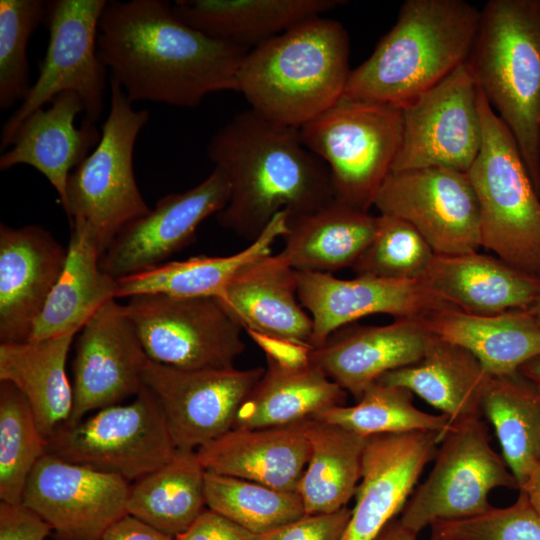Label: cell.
<instances>
[{
    "instance_id": "7",
    "label": "cell",
    "mask_w": 540,
    "mask_h": 540,
    "mask_svg": "<svg viewBox=\"0 0 540 540\" xmlns=\"http://www.w3.org/2000/svg\"><path fill=\"white\" fill-rule=\"evenodd\" d=\"M109 88L110 109L100 141L71 172L61 204L70 222L80 220L88 226L102 255L124 227L151 210L133 168L134 145L149 112L135 110L112 77Z\"/></svg>"
},
{
    "instance_id": "47",
    "label": "cell",
    "mask_w": 540,
    "mask_h": 540,
    "mask_svg": "<svg viewBox=\"0 0 540 540\" xmlns=\"http://www.w3.org/2000/svg\"><path fill=\"white\" fill-rule=\"evenodd\" d=\"M247 333L265 352L266 359L282 367L301 368L310 364L311 346L254 332Z\"/></svg>"
},
{
    "instance_id": "2",
    "label": "cell",
    "mask_w": 540,
    "mask_h": 540,
    "mask_svg": "<svg viewBox=\"0 0 540 540\" xmlns=\"http://www.w3.org/2000/svg\"><path fill=\"white\" fill-rule=\"evenodd\" d=\"M207 156L230 184L229 201L216 220L248 241L256 240L279 212L293 218L335 201L329 169L303 144L299 129L252 109L216 131Z\"/></svg>"
},
{
    "instance_id": "25",
    "label": "cell",
    "mask_w": 540,
    "mask_h": 540,
    "mask_svg": "<svg viewBox=\"0 0 540 540\" xmlns=\"http://www.w3.org/2000/svg\"><path fill=\"white\" fill-rule=\"evenodd\" d=\"M421 282L445 303L474 314L528 309L540 294V276L478 251L435 255Z\"/></svg>"
},
{
    "instance_id": "51",
    "label": "cell",
    "mask_w": 540,
    "mask_h": 540,
    "mask_svg": "<svg viewBox=\"0 0 540 540\" xmlns=\"http://www.w3.org/2000/svg\"><path fill=\"white\" fill-rule=\"evenodd\" d=\"M518 372L540 392V355L525 363Z\"/></svg>"
},
{
    "instance_id": "16",
    "label": "cell",
    "mask_w": 540,
    "mask_h": 540,
    "mask_svg": "<svg viewBox=\"0 0 540 540\" xmlns=\"http://www.w3.org/2000/svg\"><path fill=\"white\" fill-rule=\"evenodd\" d=\"M130 487L119 475L45 454L29 476L22 503L58 540H100L128 514Z\"/></svg>"
},
{
    "instance_id": "11",
    "label": "cell",
    "mask_w": 540,
    "mask_h": 540,
    "mask_svg": "<svg viewBox=\"0 0 540 540\" xmlns=\"http://www.w3.org/2000/svg\"><path fill=\"white\" fill-rule=\"evenodd\" d=\"M106 3V0L46 2L47 51L37 80L2 127L1 150L11 145L17 130L31 113L63 92L80 96L84 120L95 124L99 119L104 108L107 67L97 55V34Z\"/></svg>"
},
{
    "instance_id": "50",
    "label": "cell",
    "mask_w": 540,
    "mask_h": 540,
    "mask_svg": "<svg viewBox=\"0 0 540 540\" xmlns=\"http://www.w3.org/2000/svg\"><path fill=\"white\" fill-rule=\"evenodd\" d=\"M375 540H417V534L404 527L399 518H395Z\"/></svg>"
},
{
    "instance_id": "29",
    "label": "cell",
    "mask_w": 540,
    "mask_h": 540,
    "mask_svg": "<svg viewBox=\"0 0 540 540\" xmlns=\"http://www.w3.org/2000/svg\"><path fill=\"white\" fill-rule=\"evenodd\" d=\"M490 377L472 353L434 335L418 362L390 371L377 382L408 389L452 424L483 416L482 397Z\"/></svg>"
},
{
    "instance_id": "38",
    "label": "cell",
    "mask_w": 540,
    "mask_h": 540,
    "mask_svg": "<svg viewBox=\"0 0 540 540\" xmlns=\"http://www.w3.org/2000/svg\"><path fill=\"white\" fill-rule=\"evenodd\" d=\"M314 418L364 438L431 431L437 432L441 440L451 427L447 416L417 408L413 403V393L408 389L377 381L365 389L355 405L334 407Z\"/></svg>"
},
{
    "instance_id": "18",
    "label": "cell",
    "mask_w": 540,
    "mask_h": 540,
    "mask_svg": "<svg viewBox=\"0 0 540 540\" xmlns=\"http://www.w3.org/2000/svg\"><path fill=\"white\" fill-rule=\"evenodd\" d=\"M73 362V409L65 425L120 404L142 389L148 357L124 306L112 299L84 324Z\"/></svg>"
},
{
    "instance_id": "48",
    "label": "cell",
    "mask_w": 540,
    "mask_h": 540,
    "mask_svg": "<svg viewBox=\"0 0 540 540\" xmlns=\"http://www.w3.org/2000/svg\"><path fill=\"white\" fill-rule=\"evenodd\" d=\"M100 540H175V538L126 514L112 524Z\"/></svg>"
},
{
    "instance_id": "21",
    "label": "cell",
    "mask_w": 540,
    "mask_h": 540,
    "mask_svg": "<svg viewBox=\"0 0 540 540\" xmlns=\"http://www.w3.org/2000/svg\"><path fill=\"white\" fill-rule=\"evenodd\" d=\"M67 258L46 229L0 225V341H28Z\"/></svg>"
},
{
    "instance_id": "12",
    "label": "cell",
    "mask_w": 540,
    "mask_h": 540,
    "mask_svg": "<svg viewBox=\"0 0 540 540\" xmlns=\"http://www.w3.org/2000/svg\"><path fill=\"white\" fill-rule=\"evenodd\" d=\"M123 306L151 361L185 370L226 369L245 350L243 328L216 298L144 294Z\"/></svg>"
},
{
    "instance_id": "6",
    "label": "cell",
    "mask_w": 540,
    "mask_h": 540,
    "mask_svg": "<svg viewBox=\"0 0 540 540\" xmlns=\"http://www.w3.org/2000/svg\"><path fill=\"white\" fill-rule=\"evenodd\" d=\"M481 149L468 171L480 211L481 247L540 276V197L518 145L478 88Z\"/></svg>"
},
{
    "instance_id": "8",
    "label": "cell",
    "mask_w": 540,
    "mask_h": 540,
    "mask_svg": "<svg viewBox=\"0 0 540 540\" xmlns=\"http://www.w3.org/2000/svg\"><path fill=\"white\" fill-rule=\"evenodd\" d=\"M402 107L342 96L299 128L303 144L328 167L335 200L368 212L400 148Z\"/></svg>"
},
{
    "instance_id": "41",
    "label": "cell",
    "mask_w": 540,
    "mask_h": 540,
    "mask_svg": "<svg viewBox=\"0 0 540 540\" xmlns=\"http://www.w3.org/2000/svg\"><path fill=\"white\" fill-rule=\"evenodd\" d=\"M435 255L410 223L380 214L372 241L351 269L356 275L421 281Z\"/></svg>"
},
{
    "instance_id": "28",
    "label": "cell",
    "mask_w": 540,
    "mask_h": 540,
    "mask_svg": "<svg viewBox=\"0 0 540 540\" xmlns=\"http://www.w3.org/2000/svg\"><path fill=\"white\" fill-rule=\"evenodd\" d=\"M344 3L343 0H177L172 10L179 20L204 34L250 49Z\"/></svg>"
},
{
    "instance_id": "9",
    "label": "cell",
    "mask_w": 540,
    "mask_h": 540,
    "mask_svg": "<svg viewBox=\"0 0 540 540\" xmlns=\"http://www.w3.org/2000/svg\"><path fill=\"white\" fill-rule=\"evenodd\" d=\"M497 488L519 490L502 456L493 449L482 416L451 424L437 448L426 479L406 502L400 522L418 534L439 521L473 517L488 511Z\"/></svg>"
},
{
    "instance_id": "32",
    "label": "cell",
    "mask_w": 540,
    "mask_h": 540,
    "mask_svg": "<svg viewBox=\"0 0 540 540\" xmlns=\"http://www.w3.org/2000/svg\"><path fill=\"white\" fill-rule=\"evenodd\" d=\"M69 331L39 341L0 343V381L25 396L46 439L65 425L73 409L66 360L74 337Z\"/></svg>"
},
{
    "instance_id": "10",
    "label": "cell",
    "mask_w": 540,
    "mask_h": 540,
    "mask_svg": "<svg viewBox=\"0 0 540 540\" xmlns=\"http://www.w3.org/2000/svg\"><path fill=\"white\" fill-rule=\"evenodd\" d=\"M176 450L160 405L142 387L128 404L61 426L50 437L47 454L135 482L168 462Z\"/></svg>"
},
{
    "instance_id": "24",
    "label": "cell",
    "mask_w": 540,
    "mask_h": 540,
    "mask_svg": "<svg viewBox=\"0 0 540 540\" xmlns=\"http://www.w3.org/2000/svg\"><path fill=\"white\" fill-rule=\"evenodd\" d=\"M84 112L75 92L57 95L49 108L31 113L17 130L11 148L0 157V169L28 165L40 172L54 187L60 204L66 195L68 178L100 141L101 131L94 123L75 118Z\"/></svg>"
},
{
    "instance_id": "19",
    "label": "cell",
    "mask_w": 540,
    "mask_h": 540,
    "mask_svg": "<svg viewBox=\"0 0 540 540\" xmlns=\"http://www.w3.org/2000/svg\"><path fill=\"white\" fill-rule=\"evenodd\" d=\"M298 298L313 322L311 346L320 347L335 331L372 314L419 318L451 305L419 280L367 275L339 279L333 274L296 271Z\"/></svg>"
},
{
    "instance_id": "15",
    "label": "cell",
    "mask_w": 540,
    "mask_h": 540,
    "mask_svg": "<svg viewBox=\"0 0 540 540\" xmlns=\"http://www.w3.org/2000/svg\"><path fill=\"white\" fill-rule=\"evenodd\" d=\"M265 369L185 370L148 359L142 385L157 400L177 449L197 450L234 426Z\"/></svg>"
},
{
    "instance_id": "49",
    "label": "cell",
    "mask_w": 540,
    "mask_h": 540,
    "mask_svg": "<svg viewBox=\"0 0 540 540\" xmlns=\"http://www.w3.org/2000/svg\"><path fill=\"white\" fill-rule=\"evenodd\" d=\"M519 491L526 495L529 503L540 517V459L520 486Z\"/></svg>"
},
{
    "instance_id": "26",
    "label": "cell",
    "mask_w": 540,
    "mask_h": 540,
    "mask_svg": "<svg viewBox=\"0 0 540 540\" xmlns=\"http://www.w3.org/2000/svg\"><path fill=\"white\" fill-rule=\"evenodd\" d=\"M196 453L208 472L297 492L309 444L300 422L271 428H233Z\"/></svg>"
},
{
    "instance_id": "44",
    "label": "cell",
    "mask_w": 540,
    "mask_h": 540,
    "mask_svg": "<svg viewBox=\"0 0 540 540\" xmlns=\"http://www.w3.org/2000/svg\"><path fill=\"white\" fill-rule=\"evenodd\" d=\"M351 517L347 506L332 512L305 514L270 533L261 540H340Z\"/></svg>"
},
{
    "instance_id": "43",
    "label": "cell",
    "mask_w": 540,
    "mask_h": 540,
    "mask_svg": "<svg viewBox=\"0 0 540 540\" xmlns=\"http://www.w3.org/2000/svg\"><path fill=\"white\" fill-rule=\"evenodd\" d=\"M430 540H540V517L519 491L507 507L492 506L473 517L432 524Z\"/></svg>"
},
{
    "instance_id": "45",
    "label": "cell",
    "mask_w": 540,
    "mask_h": 540,
    "mask_svg": "<svg viewBox=\"0 0 540 540\" xmlns=\"http://www.w3.org/2000/svg\"><path fill=\"white\" fill-rule=\"evenodd\" d=\"M50 525L23 503L0 502V540H45Z\"/></svg>"
},
{
    "instance_id": "3",
    "label": "cell",
    "mask_w": 540,
    "mask_h": 540,
    "mask_svg": "<svg viewBox=\"0 0 540 540\" xmlns=\"http://www.w3.org/2000/svg\"><path fill=\"white\" fill-rule=\"evenodd\" d=\"M349 55L344 26L315 17L251 48L236 92L262 117L299 129L343 96Z\"/></svg>"
},
{
    "instance_id": "23",
    "label": "cell",
    "mask_w": 540,
    "mask_h": 540,
    "mask_svg": "<svg viewBox=\"0 0 540 540\" xmlns=\"http://www.w3.org/2000/svg\"><path fill=\"white\" fill-rule=\"evenodd\" d=\"M218 301L246 332L311 346L313 322L299 301L296 271L279 253L242 267Z\"/></svg>"
},
{
    "instance_id": "14",
    "label": "cell",
    "mask_w": 540,
    "mask_h": 540,
    "mask_svg": "<svg viewBox=\"0 0 540 540\" xmlns=\"http://www.w3.org/2000/svg\"><path fill=\"white\" fill-rule=\"evenodd\" d=\"M373 206L410 223L437 255L481 247L479 204L467 173L442 167L391 171Z\"/></svg>"
},
{
    "instance_id": "35",
    "label": "cell",
    "mask_w": 540,
    "mask_h": 540,
    "mask_svg": "<svg viewBox=\"0 0 540 540\" xmlns=\"http://www.w3.org/2000/svg\"><path fill=\"white\" fill-rule=\"evenodd\" d=\"M301 425L309 444L307 464L297 487L305 513L338 511L355 495L368 438L316 418Z\"/></svg>"
},
{
    "instance_id": "13",
    "label": "cell",
    "mask_w": 540,
    "mask_h": 540,
    "mask_svg": "<svg viewBox=\"0 0 540 540\" xmlns=\"http://www.w3.org/2000/svg\"><path fill=\"white\" fill-rule=\"evenodd\" d=\"M391 171L442 167L468 173L482 145L478 87L466 64L402 107Z\"/></svg>"
},
{
    "instance_id": "42",
    "label": "cell",
    "mask_w": 540,
    "mask_h": 540,
    "mask_svg": "<svg viewBox=\"0 0 540 540\" xmlns=\"http://www.w3.org/2000/svg\"><path fill=\"white\" fill-rule=\"evenodd\" d=\"M46 2L42 0L0 1V109L14 106L27 95L29 63L27 45L45 20Z\"/></svg>"
},
{
    "instance_id": "40",
    "label": "cell",
    "mask_w": 540,
    "mask_h": 540,
    "mask_svg": "<svg viewBox=\"0 0 540 540\" xmlns=\"http://www.w3.org/2000/svg\"><path fill=\"white\" fill-rule=\"evenodd\" d=\"M41 433L25 396L12 383L0 381V499L22 503L27 481L47 454Z\"/></svg>"
},
{
    "instance_id": "33",
    "label": "cell",
    "mask_w": 540,
    "mask_h": 540,
    "mask_svg": "<svg viewBox=\"0 0 540 540\" xmlns=\"http://www.w3.org/2000/svg\"><path fill=\"white\" fill-rule=\"evenodd\" d=\"M346 393L311 363L301 368H287L267 359V369L239 408L233 428L298 424L343 406Z\"/></svg>"
},
{
    "instance_id": "37",
    "label": "cell",
    "mask_w": 540,
    "mask_h": 540,
    "mask_svg": "<svg viewBox=\"0 0 540 540\" xmlns=\"http://www.w3.org/2000/svg\"><path fill=\"white\" fill-rule=\"evenodd\" d=\"M481 411L493 426L502 457L520 488L540 459V392L519 372L491 376Z\"/></svg>"
},
{
    "instance_id": "22",
    "label": "cell",
    "mask_w": 540,
    "mask_h": 540,
    "mask_svg": "<svg viewBox=\"0 0 540 540\" xmlns=\"http://www.w3.org/2000/svg\"><path fill=\"white\" fill-rule=\"evenodd\" d=\"M433 336L419 318L345 326L312 348L310 363L358 400L384 374L418 362Z\"/></svg>"
},
{
    "instance_id": "39",
    "label": "cell",
    "mask_w": 540,
    "mask_h": 540,
    "mask_svg": "<svg viewBox=\"0 0 540 540\" xmlns=\"http://www.w3.org/2000/svg\"><path fill=\"white\" fill-rule=\"evenodd\" d=\"M205 500L209 509L257 535L270 533L306 514L298 492L208 471Z\"/></svg>"
},
{
    "instance_id": "52",
    "label": "cell",
    "mask_w": 540,
    "mask_h": 540,
    "mask_svg": "<svg viewBox=\"0 0 540 540\" xmlns=\"http://www.w3.org/2000/svg\"><path fill=\"white\" fill-rule=\"evenodd\" d=\"M528 310L540 325V294Z\"/></svg>"
},
{
    "instance_id": "27",
    "label": "cell",
    "mask_w": 540,
    "mask_h": 540,
    "mask_svg": "<svg viewBox=\"0 0 540 540\" xmlns=\"http://www.w3.org/2000/svg\"><path fill=\"white\" fill-rule=\"evenodd\" d=\"M422 321L434 335L472 353L491 376L518 373L540 355V325L528 309L474 314L449 306Z\"/></svg>"
},
{
    "instance_id": "4",
    "label": "cell",
    "mask_w": 540,
    "mask_h": 540,
    "mask_svg": "<svg viewBox=\"0 0 540 540\" xmlns=\"http://www.w3.org/2000/svg\"><path fill=\"white\" fill-rule=\"evenodd\" d=\"M480 11L463 0H407L343 96L403 107L465 63Z\"/></svg>"
},
{
    "instance_id": "46",
    "label": "cell",
    "mask_w": 540,
    "mask_h": 540,
    "mask_svg": "<svg viewBox=\"0 0 540 540\" xmlns=\"http://www.w3.org/2000/svg\"><path fill=\"white\" fill-rule=\"evenodd\" d=\"M175 540H261L229 518L209 508L205 509L194 523Z\"/></svg>"
},
{
    "instance_id": "30",
    "label": "cell",
    "mask_w": 540,
    "mask_h": 540,
    "mask_svg": "<svg viewBox=\"0 0 540 540\" xmlns=\"http://www.w3.org/2000/svg\"><path fill=\"white\" fill-rule=\"evenodd\" d=\"M70 226L63 271L36 319L28 341L80 331L101 306L116 299L117 280L102 270V253L92 232L80 220H72Z\"/></svg>"
},
{
    "instance_id": "36",
    "label": "cell",
    "mask_w": 540,
    "mask_h": 540,
    "mask_svg": "<svg viewBox=\"0 0 540 540\" xmlns=\"http://www.w3.org/2000/svg\"><path fill=\"white\" fill-rule=\"evenodd\" d=\"M205 472L196 450L177 449L131 484L127 513L175 538L205 510Z\"/></svg>"
},
{
    "instance_id": "31",
    "label": "cell",
    "mask_w": 540,
    "mask_h": 540,
    "mask_svg": "<svg viewBox=\"0 0 540 540\" xmlns=\"http://www.w3.org/2000/svg\"><path fill=\"white\" fill-rule=\"evenodd\" d=\"M377 216L340 203L289 218L279 254L299 272L327 273L352 268L372 241Z\"/></svg>"
},
{
    "instance_id": "1",
    "label": "cell",
    "mask_w": 540,
    "mask_h": 540,
    "mask_svg": "<svg viewBox=\"0 0 540 540\" xmlns=\"http://www.w3.org/2000/svg\"><path fill=\"white\" fill-rule=\"evenodd\" d=\"M249 51L185 24L162 0L107 1L98 25L97 55L132 102L194 108L236 91Z\"/></svg>"
},
{
    "instance_id": "34",
    "label": "cell",
    "mask_w": 540,
    "mask_h": 540,
    "mask_svg": "<svg viewBox=\"0 0 540 540\" xmlns=\"http://www.w3.org/2000/svg\"><path fill=\"white\" fill-rule=\"evenodd\" d=\"M289 215L279 212L262 234L245 249L228 256H194L165 262L117 280L116 299L144 294L218 299L245 265L271 254L272 245L287 231Z\"/></svg>"
},
{
    "instance_id": "20",
    "label": "cell",
    "mask_w": 540,
    "mask_h": 540,
    "mask_svg": "<svg viewBox=\"0 0 540 540\" xmlns=\"http://www.w3.org/2000/svg\"><path fill=\"white\" fill-rule=\"evenodd\" d=\"M439 442L440 435L431 431L369 437L355 505L340 540H375L403 510Z\"/></svg>"
},
{
    "instance_id": "17",
    "label": "cell",
    "mask_w": 540,
    "mask_h": 540,
    "mask_svg": "<svg viewBox=\"0 0 540 540\" xmlns=\"http://www.w3.org/2000/svg\"><path fill=\"white\" fill-rule=\"evenodd\" d=\"M230 184L218 168L198 185L161 197L149 213L124 227L101 257L114 278L134 275L165 262L195 238L199 225L228 203Z\"/></svg>"
},
{
    "instance_id": "5",
    "label": "cell",
    "mask_w": 540,
    "mask_h": 540,
    "mask_svg": "<svg viewBox=\"0 0 540 540\" xmlns=\"http://www.w3.org/2000/svg\"><path fill=\"white\" fill-rule=\"evenodd\" d=\"M466 64L540 197V0L488 1Z\"/></svg>"
}]
</instances>
